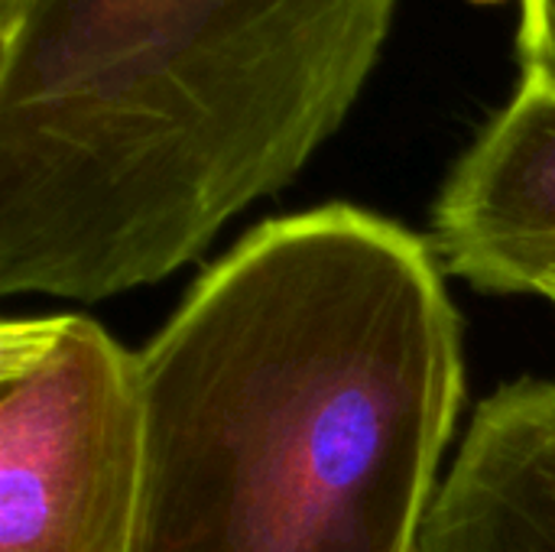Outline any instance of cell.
Listing matches in <instances>:
<instances>
[{
  "label": "cell",
  "mask_w": 555,
  "mask_h": 552,
  "mask_svg": "<svg viewBox=\"0 0 555 552\" xmlns=\"http://www.w3.org/2000/svg\"><path fill=\"white\" fill-rule=\"evenodd\" d=\"M137 361L127 552H420L465 400L426 238L348 202L270 218Z\"/></svg>",
  "instance_id": "cell-1"
},
{
  "label": "cell",
  "mask_w": 555,
  "mask_h": 552,
  "mask_svg": "<svg viewBox=\"0 0 555 552\" xmlns=\"http://www.w3.org/2000/svg\"><path fill=\"white\" fill-rule=\"evenodd\" d=\"M400 0H0V293L98 303L289 185Z\"/></svg>",
  "instance_id": "cell-2"
},
{
  "label": "cell",
  "mask_w": 555,
  "mask_h": 552,
  "mask_svg": "<svg viewBox=\"0 0 555 552\" xmlns=\"http://www.w3.org/2000/svg\"><path fill=\"white\" fill-rule=\"evenodd\" d=\"M143 478L140 361L94 319L0 325V552H127Z\"/></svg>",
  "instance_id": "cell-3"
},
{
  "label": "cell",
  "mask_w": 555,
  "mask_h": 552,
  "mask_svg": "<svg viewBox=\"0 0 555 552\" xmlns=\"http://www.w3.org/2000/svg\"><path fill=\"white\" fill-rule=\"evenodd\" d=\"M429 244L446 273L494 296L555 286V91L520 78L452 166Z\"/></svg>",
  "instance_id": "cell-4"
},
{
  "label": "cell",
  "mask_w": 555,
  "mask_h": 552,
  "mask_svg": "<svg viewBox=\"0 0 555 552\" xmlns=\"http://www.w3.org/2000/svg\"><path fill=\"white\" fill-rule=\"evenodd\" d=\"M420 552H555V381L524 377L478 403Z\"/></svg>",
  "instance_id": "cell-5"
},
{
  "label": "cell",
  "mask_w": 555,
  "mask_h": 552,
  "mask_svg": "<svg viewBox=\"0 0 555 552\" xmlns=\"http://www.w3.org/2000/svg\"><path fill=\"white\" fill-rule=\"evenodd\" d=\"M517 62L520 78L555 91V0H520Z\"/></svg>",
  "instance_id": "cell-6"
},
{
  "label": "cell",
  "mask_w": 555,
  "mask_h": 552,
  "mask_svg": "<svg viewBox=\"0 0 555 552\" xmlns=\"http://www.w3.org/2000/svg\"><path fill=\"white\" fill-rule=\"evenodd\" d=\"M475 3H504V0H475Z\"/></svg>",
  "instance_id": "cell-7"
},
{
  "label": "cell",
  "mask_w": 555,
  "mask_h": 552,
  "mask_svg": "<svg viewBox=\"0 0 555 552\" xmlns=\"http://www.w3.org/2000/svg\"><path fill=\"white\" fill-rule=\"evenodd\" d=\"M550 299H553V303H555V286H553V290H550Z\"/></svg>",
  "instance_id": "cell-8"
}]
</instances>
